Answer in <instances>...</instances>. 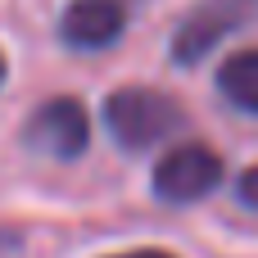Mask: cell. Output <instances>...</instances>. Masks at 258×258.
<instances>
[{"label": "cell", "instance_id": "obj_1", "mask_svg": "<svg viewBox=\"0 0 258 258\" xmlns=\"http://www.w3.org/2000/svg\"><path fill=\"white\" fill-rule=\"evenodd\" d=\"M181 122V104L154 86H122L104 100V127L122 150H150Z\"/></svg>", "mask_w": 258, "mask_h": 258}, {"label": "cell", "instance_id": "obj_2", "mask_svg": "<svg viewBox=\"0 0 258 258\" xmlns=\"http://www.w3.org/2000/svg\"><path fill=\"white\" fill-rule=\"evenodd\" d=\"M222 181V154L204 141H186L154 163V195L163 204H195Z\"/></svg>", "mask_w": 258, "mask_h": 258}, {"label": "cell", "instance_id": "obj_3", "mask_svg": "<svg viewBox=\"0 0 258 258\" xmlns=\"http://www.w3.org/2000/svg\"><path fill=\"white\" fill-rule=\"evenodd\" d=\"M23 141H27L32 150L50 154V159H77V154L86 150V141H91V118H86L82 100L59 95V100H45V104L27 118Z\"/></svg>", "mask_w": 258, "mask_h": 258}, {"label": "cell", "instance_id": "obj_4", "mask_svg": "<svg viewBox=\"0 0 258 258\" xmlns=\"http://www.w3.org/2000/svg\"><path fill=\"white\" fill-rule=\"evenodd\" d=\"M258 9V0H200L190 9V18L172 32V59L177 63H200L227 32H236L249 14Z\"/></svg>", "mask_w": 258, "mask_h": 258}, {"label": "cell", "instance_id": "obj_5", "mask_svg": "<svg viewBox=\"0 0 258 258\" xmlns=\"http://www.w3.org/2000/svg\"><path fill=\"white\" fill-rule=\"evenodd\" d=\"M127 27L122 0H73L59 18V36L73 50H109Z\"/></svg>", "mask_w": 258, "mask_h": 258}, {"label": "cell", "instance_id": "obj_6", "mask_svg": "<svg viewBox=\"0 0 258 258\" xmlns=\"http://www.w3.org/2000/svg\"><path fill=\"white\" fill-rule=\"evenodd\" d=\"M218 91L240 113H258V50H236L218 68Z\"/></svg>", "mask_w": 258, "mask_h": 258}, {"label": "cell", "instance_id": "obj_7", "mask_svg": "<svg viewBox=\"0 0 258 258\" xmlns=\"http://www.w3.org/2000/svg\"><path fill=\"white\" fill-rule=\"evenodd\" d=\"M236 195H240V204H249V209H258V168H249V172L240 177Z\"/></svg>", "mask_w": 258, "mask_h": 258}, {"label": "cell", "instance_id": "obj_8", "mask_svg": "<svg viewBox=\"0 0 258 258\" xmlns=\"http://www.w3.org/2000/svg\"><path fill=\"white\" fill-rule=\"evenodd\" d=\"M109 258H172L168 249H132V254H109Z\"/></svg>", "mask_w": 258, "mask_h": 258}, {"label": "cell", "instance_id": "obj_9", "mask_svg": "<svg viewBox=\"0 0 258 258\" xmlns=\"http://www.w3.org/2000/svg\"><path fill=\"white\" fill-rule=\"evenodd\" d=\"M0 82H5V54H0Z\"/></svg>", "mask_w": 258, "mask_h": 258}]
</instances>
